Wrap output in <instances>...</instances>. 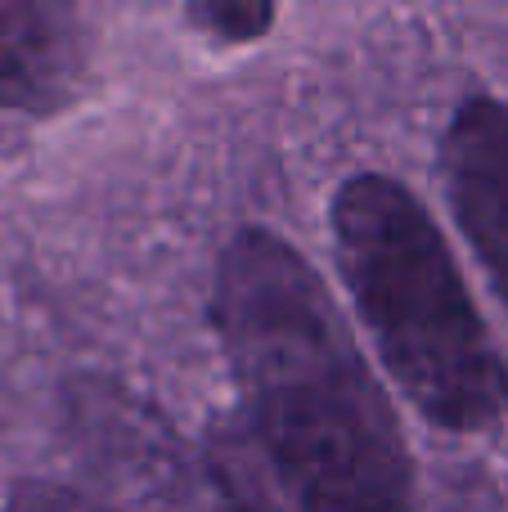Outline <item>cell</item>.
I'll use <instances>...</instances> for the list:
<instances>
[{"instance_id":"1","label":"cell","mask_w":508,"mask_h":512,"mask_svg":"<svg viewBox=\"0 0 508 512\" xmlns=\"http://www.w3.org/2000/svg\"><path fill=\"white\" fill-rule=\"evenodd\" d=\"M212 324L297 512H410L414 459L315 265L248 225L216 256Z\"/></svg>"},{"instance_id":"2","label":"cell","mask_w":508,"mask_h":512,"mask_svg":"<svg viewBox=\"0 0 508 512\" xmlns=\"http://www.w3.org/2000/svg\"><path fill=\"white\" fill-rule=\"evenodd\" d=\"M342 283L392 382L432 427L486 432L508 409V364L428 207L383 171L347 176L329 207Z\"/></svg>"},{"instance_id":"3","label":"cell","mask_w":508,"mask_h":512,"mask_svg":"<svg viewBox=\"0 0 508 512\" xmlns=\"http://www.w3.org/2000/svg\"><path fill=\"white\" fill-rule=\"evenodd\" d=\"M441 180L464 239L508 301V104L468 95L441 135Z\"/></svg>"},{"instance_id":"4","label":"cell","mask_w":508,"mask_h":512,"mask_svg":"<svg viewBox=\"0 0 508 512\" xmlns=\"http://www.w3.org/2000/svg\"><path fill=\"white\" fill-rule=\"evenodd\" d=\"M90 41L72 5L0 0V108L50 117L81 95Z\"/></svg>"},{"instance_id":"5","label":"cell","mask_w":508,"mask_h":512,"mask_svg":"<svg viewBox=\"0 0 508 512\" xmlns=\"http://www.w3.org/2000/svg\"><path fill=\"white\" fill-rule=\"evenodd\" d=\"M185 18L221 45H252L270 32L275 5L270 0H189Z\"/></svg>"},{"instance_id":"6","label":"cell","mask_w":508,"mask_h":512,"mask_svg":"<svg viewBox=\"0 0 508 512\" xmlns=\"http://www.w3.org/2000/svg\"><path fill=\"white\" fill-rule=\"evenodd\" d=\"M5 512H122L113 504H99V499L81 495V490H63L50 481H32V486H18Z\"/></svg>"}]
</instances>
